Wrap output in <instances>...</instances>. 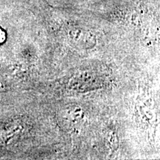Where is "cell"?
<instances>
[{
  "label": "cell",
  "mask_w": 160,
  "mask_h": 160,
  "mask_svg": "<svg viewBox=\"0 0 160 160\" xmlns=\"http://www.w3.org/2000/svg\"><path fill=\"white\" fill-rule=\"evenodd\" d=\"M6 39V33L4 30L0 28V43H2L3 42H5Z\"/></svg>",
  "instance_id": "6da1fadb"
}]
</instances>
